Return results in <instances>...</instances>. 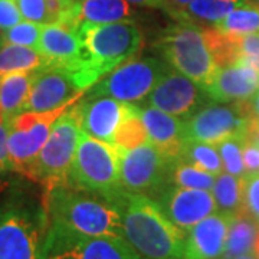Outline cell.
<instances>
[{
  "label": "cell",
  "mask_w": 259,
  "mask_h": 259,
  "mask_svg": "<svg viewBox=\"0 0 259 259\" xmlns=\"http://www.w3.org/2000/svg\"><path fill=\"white\" fill-rule=\"evenodd\" d=\"M122 216L124 238L143 259H185L186 232L147 194L120 190L111 199Z\"/></svg>",
  "instance_id": "cell-1"
},
{
  "label": "cell",
  "mask_w": 259,
  "mask_h": 259,
  "mask_svg": "<svg viewBox=\"0 0 259 259\" xmlns=\"http://www.w3.org/2000/svg\"><path fill=\"white\" fill-rule=\"evenodd\" d=\"M51 226L85 236L124 238V226L118 206L104 196L62 185L47 190Z\"/></svg>",
  "instance_id": "cell-2"
},
{
  "label": "cell",
  "mask_w": 259,
  "mask_h": 259,
  "mask_svg": "<svg viewBox=\"0 0 259 259\" xmlns=\"http://www.w3.org/2000/svg\"><path fill=\"white\" fill-rule=\"evenodd\" d=\"M82 42V68L75 74L82 90L91 88L104 75L130 59L143 44V35L128 20L83 25L78 29Z\"/></svg>",
  "instance_id": "cell-3"
},
{
  "label": "cell",
  "mask_w": 259,
  "mask_h": 259,
  "mask_svg": "<svg viewBox=\"0 0 259 259\" xmlns=\"http://www.w3.org/2000/svg\"><path fill=\"white\" fill-rule=\"evenodd\" d=\"M49 228L47 204L8 200L0 207V259H45Z\"/></svg>",
  "instance_id": "cell-4"
},
{
  "label": "cell",
  "mask_w": 259,
  "mask_h": 259,
  "mask_svg": "<svg viewBox=\"0 0 259 259\" xmlns=\"http://www.w3.org/2000/svg\"><path fill=\"white\" fill-rule=\"evenodd\" d=\"M82 134L79 104L71 105L55 121L45 146L33 163L30 179L51 190L56 186L66 185L69 170Z\"/></svg>",
  "instance_id": "cell-5"
},
{
  "label": "cell",
  "mask_w": 259,
  "mask_h": 259,
  "mask_svg": "<svg viewBox=\"0 0 259 259\" xmlns=\"http://www.w3.org/2000/svg\"><path fill=\"white\" fill-rule=\"evenodd\" d=\"M66 185L111 200L122 190L117 147L82 131Z\"/></svg>",
  "instance_id": "cell-6"
},
{
  "label": "cell",
  "mask_w": 259,
  "mask_h": 259,
  "mask_svg": "<svg viewBox=\"0 0 259 259\" xmlns=\"http://www.w3.org/2000/svg\"><path fill=\"white\" fill-rule=\"evenodd\" d=\"M164 61L177 72L204 87L218 72L207 44L203 28L193 23H179L167 29L156 44Z\"/></svg>",
  "instance_id": "cell-7"
},
{
  "label": "cell",
  "mask_w": 259,
  "mask_h": 259,
  "mask_svg": "<svg viewBox=\"0 0 259 259\" xmlns=\"http://www.w3.org/2000/svg\"><path fill=\"white\" fill-rule=\"evenodd\" d=\"M170 69L166 61L157 58L127 61L93 85L87 97H110L125 104H140Z\"/></svg>",
  "instance_id": "cell-8"
},
{
  "label": "cell",
  "mask_w": 259,
  "mask_h": 259,
  "mask_svg": "<svg viewBox=\"0 0 259 259\" xmlns=\"http://www.w3.org/2000/svg\"><path fill=\"white\" fill-rule=\"evenodd\" d=\"M71 105H64L45 112L23 111L8 121V146L13 171L26 177L30 176L33 163L45 146L55 121Z\"/></svg>",
  "instance_id": "cell-9"
},
{
  "label": "cell",
  "mask_w": 259,
  "mask_h": 259,
  "mask_svg": "<svg viewBox=\"0 0 259 259\" xmlns=\"http://www.w3.org/2000/svg\"><path fill=\"white\" fill-rule=\"evenodd\" d=\"M253 115L250 100L232 104L209 102L185 121V140L218 144L235 136L246 137Z\"/></svg>",
  "instance_id": "cell-10"
},
{
  "label": "cell",
  "mask_w": 259,
  "mask_h": 259,
  "mask_svg": "<svg viewBox=\"0 0 259 259\" xmlns=\"http://www.w3.org/2000/svg\"><path fill=\"white\" fill-rule=\"evenodd\" d=\"M45 259H143L125 238L85 236L49 228Z\"/></svg>",
  "instance_id": "cell-11"
},
{
  "label": "cell",
  "mask_w": 259,
  "mask_h": 259,
  "mask_svg": "<svg viewBox=\"0 0 259 259\" xmlns=\"http://www.w3.org/2000/svg\"><path fill=\"white\" fill-rule=\"evenodd\" d=\"M118 150L121 187L131 193L151 196L167 185L171 160L151 141L133 150Z\"/></svg>",
  "instance_id": "cell-12"
},
{
  "label": "cell",
  "mask_w": 259,
  "mask_h": 259,
  "mask_svg": "<svg viewBox=\"0 0 259 259\" xmlns=\"http://www.w3.org/2000/svg\"><path fill=\"white\" fill-rule=\"evenodd\" d=\"M83 93L85 90L78 82L74 71L64 66L48 65L33 75L23 111H52L74 104L82 98Z\"/></svg>",
  "instance_id": "cell-13"
},
{
  "label": "cell",
  "mask_w": 259,
  "mask_h": 259,
  "mask_svg": "<svg viewBox=\"0 0 259 259\" xmlns=\"http://www.w3.org/2000/svg\"><path fill=\"white\" fill-rule=\"evenodd\" d=\"M210 101L199 83L171 68L143 102L179 118H189Z\"/></svg>",
  "instance_id": "cell-14"
},
{
  "label": "cell",
  "mask_w": 259,
  "mask_h": 259,
  "mask_svg": "<svg viewBox=\"0 0 259 259\" xmlns=\"http://www.w3.org/2000/svg\"><path fill=\"white\" fill-rule=\"evenodd\" d=\"M150 197L157 202L171 222L185 232L218 212L212 190L186 189L167 183Z\"/></svg>",
  "instance_id": "cell-15"
},
{
  "label": "cell",
  "mask_w": 259,
  "mask_h": 259,
  "mask_svg": "<svg viewBox=\"0 0 259 259\" xmlns=\"http://www.w3.org/2000/svg\"><path fill=\"white\" fill-rule=\"evenodd\" d=\"M78 104L83 133L108 144H112L114 134L121 121L131 111V104L117 101L110 97H85V100Z\"/></svg>",
  "instance_id": "cell-16"
},
{
  "label": "cell",
  "mask_w": 259,
  "mask_h": 259,
  "mask_svg": "<svg viewBox=\"0 0 259 259\" xmlns=\"http://www.w3.org/2000/svg\"><path fill=\"white\" fill-rule=\"evenodd\" d=\"M233 216L214 212L186 232L185 259H222Z\"/></svg>",
  "instance_id": "cell-17"
},
{
  "label": "cell",
  "mask_w": 259,
  "mask_h": 259,
  "mask_svg": "<svg viewBox=\"0 0 259 259\" xmlns=\"http://www.w3.org/2000/svg\"><path fill=\"white\" fill-rule=\"evenodd\" d=\"M39 54L48 61V65L64 66L75 74L82 68V42L75 29L61 22L44 25L37 47Z\"/></svg>",
  "instance_id": "cell-18"
},
{
  "label": "cell",
  "mask_w": 259,
  "mask_h": 259,
  "mask_svg": "<svg viewBox=\"0 0 259 259\" xmlns=\"http://www.w3.org/2000/svg\"><path fill=\"white\" fill-rule=\"evenodd\" d=\"M202 88L212 101H248L258 93L259 72L246 64L219 68L212 79Z\"/></svg>",
  "instance_id": "cell-19"
},
{
  "label": "cell",
  "mask_w": 259,
  "mask_h": 259,
  "mask_svg": "<svg viewBox=\"0 0 259 259\" xmlns=\"http://www.w3.org/2000/svg\"><path fill=\"white\" fill-rule=\"evenodd\" d=\"M133 107L144 122L150 141L168 160L179 157L185 143V121L144 102L133 104Z\"/></svg>",
  "instance_id": "cell-20"
},
{
  "label": "cell",
  "mask_w": 259,
  "mask_h": 259,
  "mask_svg": "<svg viewBox=\"0 0 259 259\" xmlns=\"http://www.w3.org/2000/svg\"><path fill=\"white\" fill-rule=\"evenodd\" d=\"M131 18L128 0H78L71 3L59 22L78 32L83 25H104Z\"/></svg>",
  "instance_id": "cell-21"
},
{
  "label": "cell",
  "mask_w": 259,
  "mask_h": 259,
  "mask_svg": "<svg viewBox=\"0 0 259 259\" xmlns=\"http://www.w3.org/2000/svg\"><path fill=\"white\" fill-rule=\"evenodd\" d=\"M245 3L246 0H192L185 8L170 10L168 13L182 23L214 25Z\"/></svg>",
  "instance_id": "cell-22"
},
{
  "label": "cell",
  "mask_w": 259,
  "mask_h": 259,
  "mask_svg": "<svg viewBox=\"0 0 259 259\" xmlns=\"http://www.w3.org/2000/svg\"><path fill=\"white\" fill-rule=\"evenodd\" d=\"M259 233V222L245 212L238 213L233 216L228 238L226 248L222 259H232L242 255H250L253 245Z\"/></svg>",
  "instance_id": "cell-23"
},
{
  "label": "cell",
  "mask_w": 259,
  "mask_h": 259,
  "mask_svg": "<svg viewBox=\"0 0 259 259\" xmlns=\"http://www.w3.org/2000/svg\"><path fill=\"white\" fill-rule=\"evenodd\" d=\"M35 72L9 74L0 78V105L6 117V124L10 118L23 112Z\"/></svg>",
  "instance_id": "cell-24"
},
{
  "label": "cell",
  "mask_w": 259,
  "mask_h": 259,
  "mask_svg": "<svg viewBox=\"0 0 259 259\" xmlns=\"http://www.w3.org/2000/svg\"><path fill=\"white\" fill-rule=\"evenodd\" d=\"M48 66V61L35 48L3 44L0 47V78L9 74L35 72Z\"/></svg>",
  "instance_id": "cell-25"
},
{
  "label": "cell",
  "mask_w": 259,
  "mask_h": 259,
  "mask_svg": "<svg viewBox=\"0 0 259 259\" xmlns=\"http://www.w3.org/2000/svg\"><path fill=\"white\" fill-rule=\"evenodd\" d=\"M212 193L218 212L228 214L241 213L243 209V177L222 171L216 176Z\"/></svg>",
  "instance_id": "cell-26"
},
{
  "label": "cell",
  "mask_w": 259,
  "mask_h": 259,
  "mask_svg": "<svg viewBox=\"0 0 259 259\" xmlns=\"http://www.w3.org/2000/svg\"><path fill=\"white\" fill-rule=\"evenodd\" d=\"M203 35L218 68H226L239 62V35L225 33L216 28H203Z\"/></svg>",
  "instance_id": "cell-27"
},
{
  "label": "cell",
  "mask_w": 259,
  "mask_h": 259,
  "mask_svg": "<svg viewBox=\"0 0 259 259\" xmlns=\"http://www.w3.org/2000/svg\"><path fill=\"white\" fill-rule=\"evenodd\" d=\"M214 180H216L214 175L180 158H175L170 163L168 179H167V183L170 185H176L186 189L212 190Z\"/></svg>",
  "instance_id": "cell-28"
},
{
  "label": "cell",
  "mask_w": 259,
  "mask_h": 259,
  "mask_svg": "<svg viewBox=\"0 0 259 259\" xmlns=\"http://www.w3.org/2000/svg\"><path fill=\"white\" fill-rule=\"evenodd\" d=\"M177 158L200 167L214 176L221 175L223 171L222 157L219 154L216 144L194 141V140H185L180 156Z\"/></svg>",
  "instance_id": "cell-29"
},
{
  "label": "cell",
  "mask_w": 259,
  "mask_h": 259,
  "mask_svg": "<svg viewBox=\"0 0 259 259\" xmlns=\"http://www.w3.org/2000/svg\"><path fill=\"white\" fill-rule=\"evenodd\" d=\"M221 32L232 35H248L259 32V5L245 3L233 9L222 20L213 25Z\"/></svg>",
  "instance_id": "cell-30"
},
{
  "label": "cell",
  "mask_w": 259,
  "mask_h": 259,
  "mask_svg": "<svg viewBox=\"0 0 259 259\" xmlns=\"http://www.w3.org/2000/svg\"><path fill=\"white\" fill-rule=\"evenodd\" d=\"M148 140L150 137H148L147 128L131 104V111L121 121V124L114 134L112 144L115 147L124 148V150H133L148 143Z\"/></svg>",
  "instance_id": "cell-31"
},
{
  "label": "cell",
  "mask_w": 259,
  "mask_h": 259,
  "mask_svg": "<svg viewBox=\"0 0 259 259\" xmlns=\"http://www.w3.org/2000/svg\"><path fill=\"white\" fill-rule=\"evenodd\" d=\"M245 141H246L245 136H235L216 144L219 154L222 157L223 168L233 176L243 177L246 175L243 166V156H242Z\"/></svg>",
  "instance_id": "cell-32"
},
{
  "label": "cell",
  "mask_w": 259,
  "mask_h": 259,
  "mask_svg": "<svg viewBox=\"0 0 259 259\" xmlns=\"http://www.w3.org/2000/svg\"><path fill=\"white\" fill-rule=\"evenodd\" d=\"M42 29H44V25H40V23L30 22V20H22L18 25L2 32V42L37 49Z\"/></svg>",
  "instance_id": "cell-33"
},
{
  "label": "cell",
  "mask_w": 259,
  "mask_h": 259,
  "mask_svg": "<svg viewBox=\"0 0 259 259\" xmlns=\"http://www.w3.org/2000/svg\"><path fill=\"white\" fill-rule=\"evenodd\" d=\"M16 3L25 20L40 25L55 23L51 0H16Z\"/></svg>",
  "instance_id": "cell-34"
},
{
  "label": "cell",
  "mask_w": 259,
  "mask_h": 259,
  "mask_svg": "<svg viewBox=\"0 0 259 259\" xmlns=\"http://www.w3.org/2000/svg\"><path fill=\"white\" fill-rule=\"evenodd\" d=\"M242 212L259 222V173L243 176V209Z\"/></svg>",
  "instance_id": "cell-35"
},
{
  "label": "cell",
  "mask_w": 259,
  "mask_h": 259,
  "mask_svg": "<svg viewBox=\"0 0 259 259\" xmlns=\"http://www.w3.org/2000/svg\"><path fill=\"white\" fill-rule=\"evenodd\" d=\"M239 62L246 64L259 72V32L239 35Z\"/></svg>",
  "instance_id": "cell-36"
},
{
  "label": "cell",
  "mask_w": 259,
  "mask_h": 259,
  "mask_svg": "<svg viewBox=\"0 0 259 259\" xmlns=\"http://www.w3.org/2000/svg\"><path fill=\"white\" fill-rule=\"evenodd\" d=\"M22 13L16 0H0V30H8L22 22Z\"/></svg>",
  "instance_id": "cell-37"
},
{
  "label": "cell",
  "mask_w": 259,
  "mask_h": 259,
  "mask_svg": "<svg viewBox=\"0 0 259 259\" xmlns=\"http://www.w3.org/2000/svg\"><path fill=\"white\" fill-rule=\"evenodd\" d=\"M242 156H243V166L246 175L259 173V144L246 140Z\"/></svg>",
  "instance_id": "cell-38"
},
{
  "label": "cell",
  "mask_w": 259,
  "mask_h": 259,
  "mask_svg": "<svg viewBox=\"0 0 259 259\" xmlns=\"http://www.w3.org/2000/svg\"><path fill=\"white\" fill-rule=\"evenodd\" d=\"M9 130L8 125L0 124V173L12 170L9 158V146H8Z\"/></svg>",
  "instance_id": "cell-39"
},
{
  "label": "cell",
  "mask_w": 259,
  "mask_h": 259,
  "mask_svg": "<svg viewBox=\"0 0 259 259\" xmlns=\"http://www.w3.org/2000/svg\"><path fill=\"white\" fill-rule=\"evenodd\" d=\"M130 3L140 5V6H147V8H158V9L166 10L167 5L164 0H128Z\"/></svg>",
  "instance_id": "cell-40"
},
{
  "label": "cell",
  "mask_w": 259,
  "mask_h": 259,
  "mask_svg": "<svg viewBox=\"0 0 259 259\" xmlns=\"http://www.w3.org/2000/svg\"><path fill=\"white\" fill-rule=\"evenodd\" d=\"M167 5L166 10L167 12H170V10L173 9H180V8H185L187 6L192 0H164Z\"/></svg>",
  "instance_id": "cell-41"
},
{
  "label": "cell",
  "mask_w": 259,
  "mask_h": 259,
  "mask_svg": "<svg viewBox=\"0 0 259 259\" xmlns=\"http://www.w3.org/2000/svg\"><path fill=\"white\" fill-rule=\"evenodd\" d=\"M250 102H252V110H253L255 117H256V118H259V94L258 95H255V97L250 100Z\"/></svg>",
  "instance_id": "cell-42"
},
{
  "label": "cell",
  "mask_w": 259,
  "mask_h": 259,
  "mask_svg": "<svg viewBox=\"0 0 259 259\" xmlns=\"http://www.w3.org/2000/svg\"><path fill=\"white\" fill-rule=\"evenodd\" d=\"M250 255H253L255 258L259 259V233L258 236H256V241H255V245H253V249H252Z\"/></svg>",
  "instance_id": "cell-43"
},
{
  "label": "cell",
  "mask_w": 259,
  "mask_h": 259,
  "mask_svg": "<svg viewBox=\"0 0 259 259\" xmlns=\"http://www.w3.org/2000/svg\"><path fill=\"white\" fill-rule=\"evenodd\" d=\"M0 124H5L6 125V117H5V112H3L2 105H0Z\"/></svg>",
  "instance_id": "cell-44"
},
{
  "label": "cell",
  "mask_w": 259,
  "mask_h": 259,
  "mask_svg": "<svg viewBox=\"0 0 259 259\" xmlns=\"http://www.w3.org/2000/svg\"><path fill=\"white\" fill-rule=\"evenodd\" d=\"M232 259H256L253 255H242V256H236V258Z\"/></svg>",
  "instance_id": "cell-45"
},
{
  "label": "cell",
  "mask_w": 259,
  "mask_h": 259,
  "mask_svg": "<svg viewBox=\"0 0 259 259\" xmlns=\"http://www.w3.org/2000/svg\"><path fill=\"white\" fill-rule=\"evenodd\" d=\"M246 3H255V5H259V0H246Z\"/></svg>",
  "instance_id": "cell-46"
},
{
  "label": "cell",
  "mask_w": 259,
  "mask_h": 259,
  "mask_svg": "<svg viewBox=\"0 0 259 259\" xmlns=\"http://www.w3.org/2000/svg\"><path fill=\"white\" fill-rule=\"evenodd\" d=\"M3 45V42H2V33H0V47Z\"/></svg>",
  "instance_id": "cell-47"
},
{
  "label": "cell",
  "mask_w": 259,
  "mask_h": 259,
  "mask_svg": "<svg viewBox=\"0 0 259 259\" xmlns=\"http://www.w3.org/2000/svg\"><path fill=\"white\" fill-rule=\"evenodd\" d=\"M68 2H72V0H68Z\"/></svg>",
  "instance_id": "cell-48"
}]
</instances>
